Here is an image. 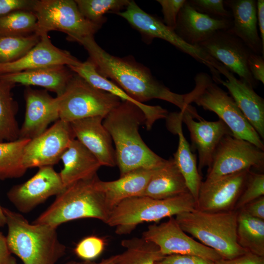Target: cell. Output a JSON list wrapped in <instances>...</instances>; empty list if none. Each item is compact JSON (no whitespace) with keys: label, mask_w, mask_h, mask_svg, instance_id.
<instances>
[{"label":"cell","mask_w":264,"mask_h":264,"mask_svg":"<svg viewBox=\"0 0 264 264\" xmlns=\"http://www.w3.org/2000/svg\"><path fill=\"white\" fill-rule=\"evenodd\" d=\"M77 43L87 51L88 59L99 74L111 80L136 101L143 103L154 99H160L177 106L180 111L193 107L186 104L184 94L170 90L154 77L148 67L133 57L111 55L98 45L94 36L82 38Z\"/></svg>","instance_id":"6da1fadb"},{"label":"cell","mask_w":264,"mask_h":264,"mask_svg":"<svg viewBox=\"0 0 264 264\" xmlns=\"http://www.w3.org/2000/svg\"><path fill=\"white\" fill-rule=\"evenodd\" d=\"M145 121L142 110L128 101H121L103 120L115 145L120 176L138 169H156L167 161L151 150L142 139L139 128Z\"/></svg>","instance_id":"7a4b0ae2"},{"label":"cell","mask_w":264,"mask_h":264,"mask_svg":"<svg viewBox=\"0 0 264 264\" xmlns=\"http://www.w3.org/2000/svg\"><path fill=\"white\" fill-rule=\"evenodd\" d=\"M8 248L23 264H56L66 254L57 228L30 223L20 213L2 207Z\"/></svg>","instance_id":"3957f363"},{"label":"cell","mask_w":264,"mask_h":264,"mask_svg":"<svg viewBox=\"0 0 264 264\" xmlns=\"http://www.w3.org/2000/svg\"><path fill=\"white\" fill-rule=\"evenodd\" d=\"M98 177L77 181L65 187L53 202L33 222L57 228L66 222L92 218L106 223L110 213L103 193L96 184Z\"/></svg>","instance_id":"277c9868"},{"label":"cell","mask_w":264,"mask_h":264,"mask_svg":"<svg viewBox=\"0 0 264 264\" xmlns=\"http://www.w3.org/2000/svg\"><path fill=\"white\" fill-rule=\"evenodd\" d=\"M238 211L210 213L195 209L176 216L186 233L217 252L223 259H231L247 252L237 241Z\"/></svg>","instance_id":"5b68a950"},{"label":"cell","mask_w":264,"mask_h":264,"mask_svg":"<svg viewBox=\"0 0 264 264\" xmlns=\"http://www.w3.org/2000/svg\"><path fill=\"white\" fill-rule=\"evenodd\" d=\"M196 207V200L190 192L164 199L133 197L123 200L114 207L106 223L115 227L117 235H127L142 223L156 222L166 217L192 211Z\"/></svg>","instance_id":"8992f818"},{"label":"cell","mask_w":264,"mask_h":264,"mask_svg":"<svg viewBox=\"0 0 264 264\" xmlns=\"http://www.w3.org/2000/svg\"><path fill=\"white\" fill-rule=\"evenodd\" d=\"M195 87L184 94L188 105L196 104L215 113L231 130L235 137L247 141L264 151V144L258 133L244 117L234 99L205 72L194 78Z\"/></svg>","instance_id":"52a82bcc"},{"label":"cell","mask_w":264,"mask_h":264,"mask_svg":"<svg viewBox=\"0 0 264 264\" xmlns=\"http://www.w3.org/2000/svg\"><path fill=\"white\" fill-rule=\"evenodd\" d=\"M59 119L72 121L96 116L105 118L121 100L91 86L74 73L64 92L56 97Z\"/></svg>","instance_id":"ba28073f"},{"label":"cell","mask_w":264,"mask_h":264,"mask_svg":"<svg viewBox=\"0 0 264 264\" xmlns=\"http://www.w3.org/2000/svg\"><path fill=\"white\" fill-rule=\"evenodd\" d=\"M33 12L37 20L35 34L39 36L59 31L67 35V40L77 43L94 36L101 27L87 20L73 0H36Z\"/></svg>","instance_id":"9c48e42d"},{"label":"cell","mask_w":264,"mask_h":264,"mask_svg":"<svg viewBox=\"0 0 264 264\" xmlns=\"http://www.w3.org/2000/svg\"><path fill=\"white\" fill-rule=\"evenodd\" d=\"M117 15L126 20L138 31L144 41L147 44L151 43L155 38L163 40L206 66L209 69L212 76H216L219 74L218 70L214 67L217 62L215 59L199 47L185 43L175 30L166 25L159 18L144 11L133 0H130L125 10Z\"/></svg>","instance_id":"30bf717a"},{"label":"cell","mask_w":264,"mask_h":264,"mask_svg":"<svg viewBox=\"0 0 264 264\" xmlns=\"http://www.w3.org/2000/svg\"><path fill=\"white\" fill-rule=\"evenodd\" d=\"M264 151L250 142L227 135L219 143L208 167L206 180L254 168L263 170Z\"/></svg>","instance_id":"8fae6325"},{"label":"cell","mask_w":264,"mask_h":264,"mask_svg":"<svg viewBox=\"0 0 264 264\" xmlns=\"http://www.w3.org/2000/svg\"><path fill=\"white\" fill-rule=\"evenodd\" d=\"M197 46L253 88L257 86L258 82L253 78L248 66L252 52L229 29L216 32Z\"/></svg>","instance_id":"7c38bea8"},{"label":"cell","mask_w":264,"mask_h":264,"mask_svg":"<svg viewBox=\"0 0 264 264\" xmlns=\"http://www.w3.org/2000/svg\"><path fill=\"white\" fill-rule=\"evenodd\" d=\"M143 239L155 244L164 256L191 255L213 262L222 258L216 251L188 236L174 217L159 224H152L145 231Z\"/></svg>","instance_id":"4fadbf2b"},{"label":"cell","mask_w":264,"mask_h":264,"mask_svg":"<svg viewBox=\"0 0 264 264\" xmlns=\"http://www.w3.org/2000/svg\"><path fill=\"white\" fill-rule=\"evenodd\" d=\"M75 138L70 123L58 119L25 145L23 164L27 169L52 166L61 160L70 142Z\"/></svg>","instance_id":"5bb4252c"},{"label":"cell","mask_w":264,"mask_h":264,"mask_svg":"<svg viewBox=\"0 0 264 264\" xmlns=\"http://www.w3.org/2000/svg\"><path fill=\"white\" fill-rule=\"evenodd\" d=\"M250 170H243L214 180L202 181L196 209L210 213L234 210Z\"/></svg>","instance_id":"9a60e30c"},{"label":"cell","mask_w":264,"mask_h":264,"mask_svg":"<svg viewBox=\"0 0 264 264\" xmlns=\"http://www.w3.org/2000/svg\"><path fill=\"white\" fill-rule=\"evenodd\" d=\"M64 188L59 173L52 166H44L25 182L13 186L7 196L19 212L27 213Z\"/></svg>","instance_id":"2e32d148"},{"label":"cell","mask_w":264,"mask_h":264,"mask_svg":"<svg viewBox=\"0 0 264 264\" xmlns=\"http://www.w3.org/2000/svg\"><path fill=\"white\" fill-rule=\"evenodd\" d=\"M180 113L182 122L185 123L189 131L193 146L198 151L199 172L209 166L222 138L233 134L222 120L206 121L198 114L195 107L180 111Z\"/></svg>","instance_id":"e0dca14e"},{"label":"cell","mask_w":264,"mask_h":264,"mask_svg":"<svg viewBox=\"0 0 264 264\" xmlns=\"http://www.w3.org/2000/svg\"><path fill=\"white\" fill-rule=\"evenodd\" d=\"M25 111L20 128L19 138L33 139L46 131L48 125L59 119L56 97L46 90L27 88L24 91Z\"/></svg>","instance_id":"ac0fdd59"},{"label":"cell","mask_w":264,"mask_h":264,"mask_svg":"<svg viewBox=\"0 0 264 264\" xmlns=\"http://www.w3.org/2000/svg\"><path fill=\"white\" fill-rule=\"evenodd\" d=\"M226 79L221 84L228 90L239 108L259 135L264 139V100L245 82L237 78L224 65L218 62L214 66Z\"/></svg>","instance_id":"d6986e66"},{"label":"cell","mask_w":264,"mask_h":264,"mask_svg":"<svg viewBox=\"0 0 264 264\" xmlns=\"http://www.w3.org/2000/svg\"><path fill=\"white\" fill-rule=\"evenodd\" d=\"M23 57L14 62L0 64V75L55 66H77L81 62L66 50L52 43L48 34Z\"/></svg>","instance_id":"ffe728a7"},{"label":"cell","mask_w":264,"mask_h":264,"mask_svg":"<svg viewBox=\"0 0 264 264\" xmlns=\"http://www.w3.org/2000/svg\"><path fill=\"white\" fill-rule=\"evenodd\" d=\"M100 116L77 120L70 123L75 137L98 159L101 166L116 165L115 150L111 137Z\"/></svg>","instance_id":"44dd1931"},{"label":"cell","mask_w":264,"mask_h":264,"mask_svg":"<svg viewBox=\"0 0 264 264\" xmlns=\"http://www.w3.org/2000/svg\"><path fill=\"white\" fill-rule=\"evenodd\" d=\"M231 26L232 20L216 19L198 12L186 0L178 13L175 31L185 43L197 46L216 32Z\"/></svg>","instance_id":"7402d4cb"},{"label":"cell","mask_w":264,"mask_h":264,"mask_svg":"<svg viewBox=\"0 0 264 264\" xmlns=\"http://www.w3.org/2000/svg\"><path fill=\"white\" fill-rule=\"evenodd\" d=\"M68 67L94 87L112 94L121 101L130 102L138 107L145 115V125L147 130L152 129L155 121L166 118L168 114L167 110L159 106H150L133 99L114 83L99 74L88 59L78 66H68Z\"/></svg>","instance_id":"603a6c76"},{"label":"cell","mask_w":264,"mask_h":264,"mask_svg":"<svg viewBox=\"0 0 264 264\" xmlns=\"http://www.w3.org/2000/svg\"><path fill=\"white\" fill-rule=\"evenodd\" d=\"M230 9L232 26L229 30L240 38L250 50L264 57V48L259 35L255 0H227Z\"/></svg>","instance_id":"cb8c5ba5"},{"label":"cell","mask_w":264,"mask_h":264,"mask_svg":"<svg viewBox=\"0 0 264 264\" xmlns=\"http://www.w3.org/2000/svg\"><path fill=\"white\" fill-rule=\"evenodd\" d=\"M156 169H138L113 181H104L98 178L96 184L104 195L109 213L123 200L142 196Z\"/></svg>","instance_id":"d4e9b609"},{"label":"cell","mask_w":264,"mask_h":264,"mask_svg":"<svg viewBox=\"0 0 264 264\" xmlns=\"http://www.w3.org/2000/svg\"><path fill=\"white\" fill-rule=\"evenodd\" d=\"M63 168L59 173L64 187L97 176L101 166L98 159L76 138L62 154Z\"/></svg>","instance_id":"484cf974"},{"label":"cell","mask_w":264,"mask_h":264,"mask_svg":"<svg viewBox=\"0 0 264 264\" xmlns=\"http://www.w3.org/2000/svg\"><path fill=\"white\" fill-rule=\"evenodd\" d=\"M166 119L168 129L178 136V147L173 158L185 180L190 193L196 202L202 182L197 166L196 155L192 153L183 134L180 112L168 113Z\"/></svg>","instance_id":"4316f807"},{"label":"cell","mask_w":264,"mask_h":264,"mask_svg":"<svg viewBox=\"0 0 264 264\" xmlns=\"http://www.w3.org/2000/svg\"><path fill=\"white\" fill-rule=\"evenodd\" d=\"M74 74L66 66H55L1 74L0 78L15 85L41 87L57 96L64 92Z\"/></svg>","instance_id":"83f0119b"},{"label":"cell","mask_w":264,"mask_h":264,"mask_svg":"<svg viewBox=\"0 0 264 264\" xmlns=\"http://www.w3.org/2000/svg\"><path fill=\"white\" fill-rule=\"evenodd\" d=\"M188 192L185 180L171 158L155 170L142 196L164 199Z\"/></svg>","instance_id":"f1b7e54d"},{"label":"cell","mask_w":264,"mask_h":264,"mask_svg":"<svg viewBox=\"0 0 264 264\" xmlns=\"http://www.w3.org/2000/svg\"><path fill=\"white\" fill-rule=\"evenodd\" d=\"M237 241L247 251L264 257V220L238 210Z\"/></svg>","instance_id":"f546056e"},{"label":"cell","mask_w":264,"mask_h":264,"mask_svg":"<svg viewBox=\"0 0 264 264\" xmlns=\"http://www.w3.org/2000/svg\"><path fill=\"white\" fill-rule=\"evenodd\" d=\"M15 86L0 78V143L19 138L20 128L16 118L18 106L12 94Z\"/></svg>","instance_id":"4dcf8cb0"},{"label":"cell","mask_w":264,"mask_h":264,"mask_svg":"<svg viewBox=\"0 0 264 264\" xmlns=\"http://www.w3.org/2000/svg\"><path fill=\"white\" fill-rule=\"evenodd\" d=\"M30 139H21L0 143V179L22 176L27 170L23 164L25 145Z\"/></svg>","instance_id":"1f68e13d"},{"label":"cell","mask_w":264,"mask_h":264,"mask_svg":"<svg viewBox=\"0 0 264 264\" xmlns=\"http://www.w3.org/2000/svg\"><path fill=\"white\" fill-rule=\"evenodd\" d=\"M121 245L126 250L115 264H155L165 256L157 246L142 237L124 240Z\"/></svg>","instance_id":"d6a6232c"},{"label":"cell","mask_w":264,"mask_h":264,"mask_svg":"<svg viewBox=\"0 0 264 264\" xmlns=\"http://www.w3.org/2000/svg\"><path fill=\"white\" fill-rule=\"evenodd\" d=\"M82 15L90 22L102 26L105 14H117L129 5V0H75Z\"/></svg>","instance_id":"836d02e7"},{"label":"cell","mask_w":264,"mask_h":264,"mask_svg":"<svg viewBox=\"0 0 264 264\" xmlns=\"http://www.w3.org/2000/svg\"><path fill=\"white\" fill-rule=\"evenodd\" d=\"M40 37L0 36V64L14 62L23 57L39 42Z\"/></svg>","instance_id":"e575fe53"},{"label":"cell","mask_w":264,"mask_h":264,"mask_svg":"<svg viewBox=\"0 0 264 264\" xmlns=\"http://www.w3.org/2000/svg\"><path fill=\"white\" fill-rule=\"evenodd\" d=\"M37 18L31 11H18L0 17V36H27L35 33Z\"/></svg>","instance_id":"d590c367"},{"label":"cell","mask_w":264,"mask_h":264,"mask_svg":"<svg viewBox=\"0 0 264 264\" xmlns=\"http://www.w3.org/2000/svg\"><path fill=\"white\" fill-rule=\"evenodd\" d=\"M264 195V175L250 171L244 189L238 198L234 210L238 211Z\"/></svg>","instance_id":"8d00e7d4"},{"label":"cell","mask_w":264,"mask_h":264,"mask_svg":"<svg viewBox=\"0 0 264 264\" xmlns=\"http://www.w3.org/2000/svg\"><path fill=\"white\" fill-rule=\"evenodd\" d=\"M190 4L197 11L216 19L232 20L230 11L224 7L222 0H190Z\"/></svg>","instance_id":"74e56055"},{"label":"cell","mask_w":264,"mask_h":264,"mask_svg":"<svg viewBox=\"0 0 264 264\" xmlns=\"http://www.w3.org/2000/svg\"><path fill=\"white\" fill-rule=\"evenodd\" d=\"M105 242L101 238L90 236L81 240L76 245L75 254L83 260L92 261L103 251Z\"/></svg>","instance_id":"f35d334b"},{"label":"cell","mask_w":264,"mask_h":264,"mask_svg":"<svg viewBox=\"0 0 264 264\" xmlns=\"http://www.w3.org/2000/svg\"><path fill=\"white\" fill-rule=\"evenodd\" d=\"M156 1L161 6L163 22L168 27L175 30L178 13L186 0H157Z\"/></svg>","instance_id":"ab89813d"},{"label":"cell","mask_w":264,"mask_h":264,"mask_svg":"<svg viewBox=\"0 0 264 264\" xmlns=\"http://www.w3.org/2000/svg\"><path fill=\"white\" fill-rule=\"evenodd\" d=\"M155 264H215V262L197 256L172 254L164 256Z\"/></svg>","instance_id":"60d3db41"},{"label":"cell","mask_w":264,"mask_h":264,"mask_svg":"<svg viewBox=\"0 0 264 264\" xmlns=\"http://www.w3.org/2000/svg\"><path fill=\"white\" fill-rule=\"evenodd\" d=\"M36 0H0V17L18 11H31Z\"/></svg>","instance_id":"b9f144b4"},{"label":"cell","mask_w":264,"mask_h":264,"mask_svg":"<svg viewBox=\"0 0 264 264\" xmlns=\"http://www.w3.org/2000/svg\"><path fill=\"white\" fill-rule=\"evenodd\" d=\"M264 57L252 52L248 59V66L253 78L257 82L264 84Z\"/></svg>","instance_id":"7bdbcfd3"},{"label":"cell","mask_w":264,"mask_h":264,"mask_svg":"<svg viewBox=\"0 0 264 264\" xmlns=\"http://www.w3.org/2000/svg\"><path fill=\"white\" fill-rule=\"evenodd\" d=\"M215 264H264V257L247 252L231 259L221 258L215 262Z\"/></svg>","instance_id":"ee69618b"},{"label":"cell","mask_w":264,"mask_h":264,"mask_svg":"<svg viewBox=\"0 0 264 264\" xmlns=\"http://www.w3.org/2000/svg\"><path fill=\"white\" fill-rule=\"evenodd\" d=\"M241 209L251 217L264 220V196L249 203Z\"/></svg>","instance_id":"f6af8a7d"},{"label":"cell","mask_w":264,"mask_h":264,"mask_svg":"<svg viewBox=\"0 0 264 264\" xmlns=\"http://www.w3.org/2000/svg\"><path fill=\"white\" fill-rule=\"evenodd\" d=\"M0 264H17L16 259L8 248L6 237L0 232Z\"/></svg>","instance_id":"bcb514c9"},{"label":"cell","mask_w":264,"mask_h":264,"mask_svg":"<svg viewBox=\"0 0 264 264\" xmlns=\"http://www.w3.org/2000/svg\"><path fill=\"white\" fill-rule=\"evenodd\" d=\"M257 18L258 26L260 33V38L262 41L263 47L264 48V0L256 1Z\"/></svg>","instance_id":"7dc6e473"},{"label":"cell","mask_w":264,"mask_h":264,"mask_svg":"<svg viewBox=\"0 0 264 264\" xmlns=\"http://www.w3.org/2000/svg\"><path fill=\"white\" fill-rule=\"evenodd\" d=\"M119 257V254H118L103 259L99 262L86 260H83V261H71L66 262L65 264H115L118 260Z\"/></svg>","instance_id":"c3c4849f"},{"label":"cell","mask_w":264,"mask_h":264,"mask_svg":"<svg viewBox=\"0 0 264 264\" xmlns=\"http://www.w3.org/2000/svg\"><path fill=\"white\" fill-rule=\"evenodd\" d=\"M6 225V219L2 210V207L0 205V227Z\"/></svg>","instance_id":"681fc988"}]
</instances>
